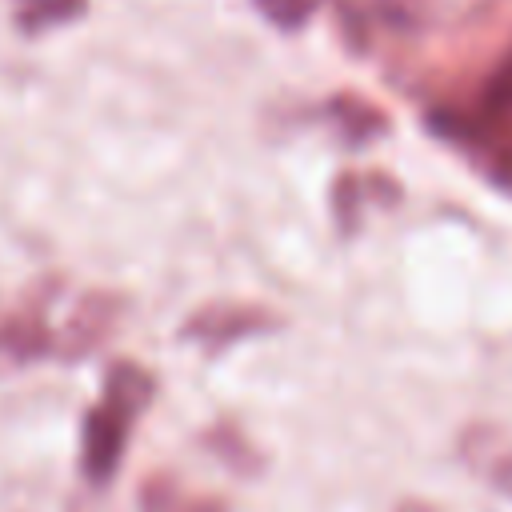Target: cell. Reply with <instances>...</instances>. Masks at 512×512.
I'll use <instances>...</instances> for the list:
<instances>
[{"label": "cell", "mask_w": 512, "mask_h": 512, "mask_svg": "<svg viewBox=\"0 0 512 512\" xmlns=\"http://www.w3.org/2000/svg\"><path fill=\"white\" fill-rule=\"evenodd\" d=\"M156 400V376L136 364V360H112L108 372H104V392L100 400L84 412V424H80V476L92 484V488H108L120 460H124V448H128V436L136 428V420L144 416V408Z\"/></svg>", "instance_id": "1"}, {"label": "cell", "mask_w": 512, "mask_h": 512, "mask_svg": "<svg viewBox=\"0 0 512 512\" xmlns=\"http://www.w3.org/2000/svg\"><path fill=\"white\" fill-rule=\"evenodd\" d=\"M56 280H40L12 312L0 316V372H16L40 360H60V332L48 324Z\"/></svg>", "instance_id": "2"}, {"label": "cell", "mask_w": 512, "mask_h": 512, "mask_svg": "<svg viewBox=\"0 0 512 512\" xmlns=\"http://www.w3.org/2000/svg\"><path fill=\"white\" fill-rule=\"evenodd\" d=\"M280 328V316L260 308V304H240V300H216V304H204L196 308L184 324H180V340H196L208 356L232 348L236 340L244 336H260V332H272Z\"/></svg>", "instance_id": "3"}, {"label": "cell", "mask_w": 512, "mask_h": 512, "mask_svg": "<svg viewBox=\"0 0 512 512\" xmlns=\"http://www.w3.org/2000/svg\"><path fill=\"white\" fill-rule=\"evenodd\" d=\"M124 308H128V300H124L120 292H108V288L84 292V296L72 304V312H68V320H64V328H60V360H64V364H76V360L92 356V352L116 332Z\"/></svg>", "instance_id": "4"}, {"label": "cell", "mask_w": 512, "mask_h": 512, "mask_svg": "<svg viewBox=\"0 0 512 512\" xmlns=\"http://www.w3.org/2000/svg\"><path fill=\"white\" fill-rule=\"evenodd\" d=\"M136 512H228V500L192 492L172 472H152L136 488Z\"/></svg>", "instance_id": "5"}, {"label": "cell", "mask_w": 512, "mask_h": 512, "mask_svg": "<svg viewBox=\"0 0 512 512\" xmlns=\"http://www.w3.org/2000/svg\"><path fill=\"white\" fill-rule=\"evenodd\" d=\"M480 120L496 140L512 144V44L504 48L500 64L492 68V76L480 92Z\"/></svg>", "instance_id": "6"}, {"label": "cell", "mask_w": 512, "mask_h": 512, "mask_svg": "<svg viewBox=\"0 0 512 512\" xmlns=\"http://www.w3.org/2000/svg\"><path fill=\"white\" fill-rule=\"evenodd\" d=\"M84 12H88V0H12V16L24 36H40L48 28L76 24V20H84Z\"/></svg>", "instance_id": "7"}, {"label": "cell", "mask_w": 512, "mask_h": 512, "mask_svg": "<svg viewBox=\"0 0 512 512\" xmlns=\"http://www.w3.org/2000/svg\"><path fill=\"white\" fill-rule=\"evenodd\" d=\"M204 444L228 464V468H236V472H256V452L248 448V440L240 436V428L236 424H228V420H220L208 436H204Z\"/></svg>", "instance_id": "8"}, {"label": "cell", "mask_w": 512, "mask_h": 512, "mask_svg": "<svg viewBox=\"0 0 512 512\" xmlns=\"http://www.w3.org/2000/svg\"><path fill=\"white\" fill-rule=\"evenodd\" d=\"M320 4H324V0H252V8H256L272 28H280V32L304 28V24L316 16Z\"/></svg>", "instance_id": "9"}]
</instances>
